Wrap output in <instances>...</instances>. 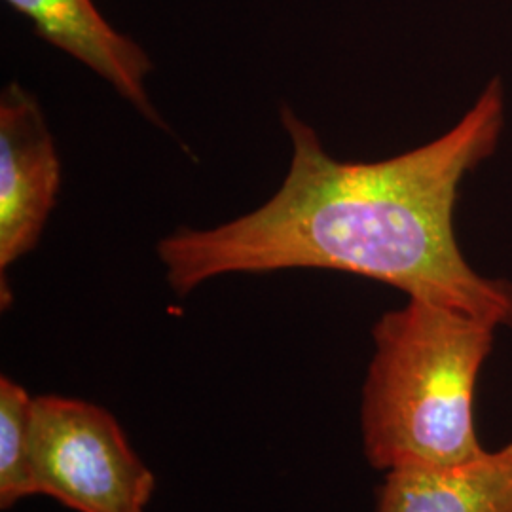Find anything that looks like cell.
Wrapping results in <instances>:
<instances>
[{
  "instance_id": "obj_1",
  "label": "cell",
  "mask_w": 512,
  "mask_h": 512,
  "mask_svg": "<svg viewBox=\"0 0 512 512\" xmlns=\"http://www.w3.org/2000/svg\"><path fill=\"white\" fill-rule=\"evenodd\" d=\"M293 156L274 198L209 230L181 228L158 243L179 296L232 274L311 268L361 275L495 327L512 325V285L478 274L461 253L459 186L505 128V90L492 80L439 139L380 162H342L315 129L281 109Z\"/></svg>"
},
{
  "instance_id": "obj_2",
  "label": "cell",
  "mask_w": 512,
  "mask_h": 512,
  "mask_svg": "<svg viewBox=\"0 0 512 512\" xmlns=\"http://www.w3.org/2000/svg\"><path fill=\"white\" fill-rule=\"evenodd\" d=\"M495 329L416 298L378 319L361 403L363 446L374 469L452 467L486 454L473 406Z\"/></svg>"
},
{
  "instance_id": "obj_3",
  "label": "cell",
  "mask_w": 512,
  "mask_h": 512,
  "mask_svg": "<svg viewBox=\"0 0 512 512\" xmlns=\"http://www.w3.org/2000/svg\"><path fill=\"white\" fill-rule=\"evenodd\" d=\"M33 467L38 495L76 512H147L156 476L107 408L35 397Z\"/></svg>"
},
{
  "instance_id": "obj_4",
  "label": "cell",
  "mask_w": 512,
  "mask_h": 512,
  "mask_svg": "<svg viewBox=\"0 0 512 512\" xmlns=\"http://www.w3.org/2000/svg\"><path fill=\"white\" fill-rule=\"evenodd\" d=\"M61 164L37 99L10 84L0 95V275L37 247L54 211Z\"/></svg>"
},
{
  "instance_id": "obj_5",
  "label": "cell",
  "mask_w": 512,
  "mask_h": 512,
  "mask_svg": "<svg viewBox=\"0 0 512 512\" xmlns=\"http://www.w3.org/2000/svg\"><path fill=\"white\" fill-rule=\"evenodd\" d=\"M61 52L74 57L139 110L147 120L162 126L147 92L152 61L131 38L118 33L93 0H4Z\"/></svg>"
},
{
  "instance_id": "obj_6",
  "label": "cell",
  "mask_w": 512,
  "mask_h": 512,
  "mask_svg": "<svg viewBox=\"0 0 512 512\" xmlns=\"http://www.w3.org/2000/svg\"><path fill=\"white\" fill-rule=\"evenodd\" d=\"M376 512H512V458L501 448L452 467L387 471Z\"/></svg>"
},
{
  "instance_id": "obj_7",
  "label": "cell",
  "mask_w": 512,
  "mask_h": 512,
  "mask_svg": "<svg viewBox=\"0 0 512 512\" xmlns=\"http://www.w3.org/2000/svg\"><path fill=\"white\" fill-rule=\"evenodd\" d=\"M35 397L12 378H0V509L38 495L33 467Z\"/></svg>"
},
{
  "instance_id": "obj_8",
  "label": "cell",
  "mask_w": 512,
  "mask_h": 512,
  "mask_svg": "<svg viewBox=\"0 0 512 512\" xmlns=\"http://www.w3.org/2000/svg\"><path fill=\"white\" fill-rule=\"evenodd\" d=\"M503 450H505V452H507V454H509V456H511V458H512V442H511V444H509V446H505V448H503Z\"/></svg>"
}]
</instances>
